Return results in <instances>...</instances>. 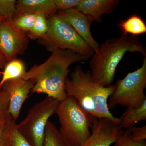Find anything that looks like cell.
<instances>
[{"instance_id": "7c38bea8", "label": "cell", "mask_w": 146, "mask_h": 146, "mask_svg": "<svg viewBox=\"0 0 146 146\" xmlns=\"http://www.w3.org/2000/svg\"><path fill=\"white\" fill-rule=\"evenodd\" d=\"M119 0H82L76 9L94 21L100 23L104 14L113 13L119 4Z\"/></svg>"}, {"instance_id": "83f0119b", "label": "cell", "mask_w": 146, "mask_h": 146, "mask_svg": "<svg viewBox=\"0 0 146 146\" xmlns=\"http://www.w3.org/2000/svg\"><path fill=\"white\" fill-rule=\"evenodd\" d=\"M5 20V19L3 17H2V16H1V15H0V23H1L2 22H3V21H4Z\"/></svg>"}, {"instance_id": "44dd1931", "label": "cell", "mask_w": 146, "mask_h": 146, "mask_svg": "<svg viewBox=\"0 0 146 146\" xmlns=\"http://www.w3.org/2000/svg\"><path fill=\"white\" fill-rule=\"evenodd\" d=\"M114 146H146V141H136L132 137L128 129H121Z\"/></svg>"}, {"instance_id": "9a60e30c", "label": "cell", "mask_w": 146, "mask_h": 146, "mask_svg": "<svg viewBox=\"0 0 146 146\" xmlns=\"http://www.w3.org/2000/svg\"><path fill=\"white\" fill-rule=\"evenodd\" d=\"M119 119L120 129H127L146 120V100L138 107H127Z\"/></svg>"}, {"instance_id": "cb8c5ba5", "label": "cell", "mask_w": 146, "mask_h": 146, "mask_svg": "<svg viewBox=\"0 0 146 146\" xmlns=\"http://www.w3.org/2000/svg\"><path fill=\"white\" fill-rule=\"evenodd\" d=\"M82 0H54L58 11H65L75 9L81 3Z\"/></svg>"}, {"instance_id": "8992f818", "label": "cell", "mask_w": 146, "mask_h": 146, "mask_svg": "<svg viewBox=\"0 0 146 146\" xmlns=\"http://www.w3.org/2000/svg\"><path fill=\"white\" fill-rule=\"evenodd\" d=\"M115 86V91L108 102L110 110L118 105L138 107L146 101L144 91L146 87V55L140 68L118 80Z\"/></svg>"}, {"instance_id": "4316f807", "label": "cell", "mask_w": 146, "mask_h": 146, "mask_svg": "<svg viewBox=\"0 0 146 146\" xmlns=\"http://www.w3.org/2000/svg\"><path fill=\"white\" fill-rule=\"evenodd\" d=\"M3 127V124H0V143H1V139L2 136Z\"/></svg>"}, {"instance_id": "7402d4cb", "label": "cell", "mask_w": 146, "mask_h": 146, "mask_svg": "<svg viewBox=\"0 0 146 146\" xmlns=\"http://www.w3.org/2000/svg\"><path fill=\"white\" fill-rule=\"evenodd\" d=\"M16 0H0V15L12 22L16 12Z\"/></svg>"}, {"instance_id": "d4e9b609", "label": "cell", "mask_w": 146, "mask_h": 146, "mask_svg": "<svg viewBox=\"0 0 146 146\" xmlns=\"http://www.w3.org/2000/svg\"><path fill=\"white\" fill-rule=\"evenodd\" d=\"M134 140L138 141H146V126L141 127L133 126L128 128Z\"/></svg>"}, {"instance_id": "ffe728a7", "label": "cell", "mask_w": 146, "mask_h": 146, "mask_svg": "<svg viewBox=\"0 0 146 146\" xmlns=\"http://www.w3.org/2000/svg\"><path fill=\"white\" fill-rule=\"evenodd\" d=\"M36 15L24 14L13 18L12 23L17 28L25 33L31 31L34 25Z\"/></svg>"}, {"instance_id": "7a4b0ae2", "label": "cell", "mask_w": 146, "mask_h": 146, "mask_svg": "<svg viewBox=\"0 0 146 146\" xmlns=\"http://www.w3.org/2000/svg\"><path fill=\"white\" fill-rule=\"evenodd\" d=\"M115 86H103L94 81L91 71L85 72L76 66L65 83L67 96L73 97L79 104L93 117L106 118L119 124L108 108V99L115 91Z\"/></svg>"}, {"instance_id": "4fadbf2b", "label": "cell", "mask_w": 146, "mask_h": 146, "mask_svg": "<svg viewBox=\"0 0 146 146\" xmlns=\"http://www.w3.org/2000/svg\"><path fill=\"white\" fill-rule=\"evenodd\" d=\"M58 11L54 0H18L13 18L24 14H40L48 17Z\"/></svg>"}, {"instance_id": "ba28073f", "label": "cell", "mask_w": 146, "mask_h": 146, "mask_svg": "<svg viewBox=\"0 0 146 146\" xmlns=\"http://www.w3.org/2000/svg\"><path fill=\"white\" fill-rule=\"evenodd\" d=\"M29 38L11 21L5 20L0 23V52L7 62L23 54L27 48Z\"/></svg>"}, {"instance_id": "f1b7e54d", "label": "cell", "mask_w": 146, "mask_h": 146, "mask_svg": "<svg viewBox=\"0 0 146 146\" xmlns=\"http://www.w3.org/2000/svg\"><path fill=\"white\" fill-rule=\"evenodd\" d=\"M1 72H0V76H1Z\"/></svg>"}, {"instance_id": "5bb4252c", "label": "cell", "mask_w": 146, "mask_h": 146, "mask_svg": "<svg viewBox=\"0 0 146 146\" xmlns=\"http://www.w3.org/2000/svg\"><path fill=\"white\" fill-rule=\"evenodd\" d=\"M17 124L11 117L3 124L0 146H32L18 130Z\"/></svg>"}, {"instance_id": "e0dca14e", "label": "cell", "mask_w": 146, "mask_h": 146, "mask_svg": "<svg viewBox=\"0 0 146 146\" xmlns=\"http://www.w3.org/2000/svg\"><path fill=\"white\" fill-rule=\"evenodd\" d=\"M119 26L122 31L123 35L129 33L138 36L146 33V24L141 16L137 14H133L124 21H121Z\"/></svg>"}, {"instance_id": "3957f363", "label": "cell", "mask_w": 146, "mask_h": 146, "mask_svg": "<svg viewBox=\"0 0 146 146\" xmlns=\"http://www.w3.org/2000/svg\"><path fill=\"white\" fill-rule=\"evenodd\" d=\"M127 52L146 55V48L138 36L112 37L99 45L89 63L94 81L103 86L112 85L117 67Z\"/></svg>"}, {"instance_id": "5b68a950", "label": "cell", "mask_w": 146, "mask_h": 146, "mask_svg": "<svg viewBox=\"0 0 146 146\" xmlns=\"http://www.w3.org/2000/svg\"><path fill=\"white\" fill-rule=\"evenodd\" d=\"M48 30L38 39L39 44L47 50H69L91 58L94 51L89 46L70 24L60 18L57 13L47 17Z\"/></svg>"}, {"instance_id": "277c9868", "label": "cell", "mask_w": 146, "mask_h": 146, "mask_svg": "<svg viewBox=\"0 0 146 146\" xmlns=\"http://www.w3.org/2000/svg\"><path fill=\"white\" fill-rule=\"evenodd\" d=\"M60 133L72 146H80L91 134L93 117L73 97L60 102L56 113Z\"/></svg>"}, {"instance_id": "2e32d148", "label": "cell", "mask_w": 146, "mask_h": 146, "mask_svg": "<svg viewBox=\"0 0 146 146\" xmlns=\"http://www.w3.org/2000/svg\"><path fill=\"white\" fill-rule=\"evenodd\" d=\"M26 72L25 64L22 60L15 58L9 61L4 68V70L1 72L0 90L6 82L13 79L22 78Z\"/></svg>"}, {"instance_id": "6da1fadb", "label": "cell", "mask_w": 146, "mask_h": 146, "mask_svg": "<svg viewBox=\"0 0 146 146\" xmlns=\"http://www.w3.org/2000/svg\"><path fill=\"white\" fill-rule=\"evenodd\" d=\"M44 63L35 64L22 78L34 84L33 93L44 94L60 102L67 97L65 83L73 64L82 62L89 57L69 50L56 49Z\"/></svg>"}, {"instance_id": "484cf974", "label": "cell", "mask_w": 146, "mask_h": 146, "mask_svg": "<svg viewBox=\"0 0 146 146\" xmlns=\"http://www.w3.org/2000/svg\"><path fill=\"white\" fill-rule=\"evenodd\" d=\"M7 63L5 58L0 52V69L4 68Z\"/></svg>"}, {"instance_id": "9c48e42d", "label": "cell", "mask_w": 146, "mask_h": 146, "mask_svg": "<svg viewBox=\"0 0 146 146\" xmlns=\"http://www.w3.org/2000/svg\"><path fill=\"white\" fill-rule=\"evenodd\" d=\"M121 130L117 124L109 119L94 117L91 135L80 146H110Z\"/></svg>"}, {"instance_id": "d6986e66", "label": "cell", "mask_w": 146, "mask_h": 146, "mask_svg": "<svg viewBox=\"0 0 146 146\" xmlns=\"http://www.w3.org/2000/svg\"><path fill=\"white\" fill-rule=\"evenodd\" d=\"M48 28L47 16L40 14L36 15L34 25L27 35L29 39L38 40L46 34Z\"/></svg>"}, {"instance_id": "30bf717a", "label": "cell", "mask_w": 146, "mask_h": 146, "mask_svg": "<svg viewBox=\"0 0 146 146\" xmlns=\"http://www.w3.org/2000/svg\"><path fill=\"white\" fill-rule=\"evenodd\" d=\"M34 84L31 81L22 78L13 79L6 82L2 87L8 94L9 113L16 121L21 108L28 98Z\"/></svg>"}, {"instance_id": "8fae6325", "label": "cell", "mask_w": 146, "mask_h": 146, "mask_svg": "<svg viewBox=\"0 0 146 146\" xmlns=\"http://www.w3.org/2000/svg\"><path fill=\"white\" fill-rule=\"evenodd\" d=\"M57 14L72 27L94 51L98 48L100 44L91 34L90 26L93 21L90 17L76 8L59 11Z\"/></svg>"}, {"instance_id": "52a82bcc", "label": "cell", "mask_w": 146, "mask_h": 146, "mask_svg": "<svg viewBox=\"0 0 146 146\" xmlns=\"http://www.w3.org/2000/svg\"><path fill=\"white\" fill-rule=\"evenodd\" d=\"M60 102L47 96L31 108L26 117L17 124L18 130L32 146H43L47 123L56 114Z\"/></svg>"}, {"instance_id": "603a6c76", "label": "cell", "mask_w": 146, "mask_h": 146, "mask_svg": "<svg viewBox=\"0 0 146 146\" xmlns=\"http://www.w3.org/2000/svg\"><path fill=\"white\" fill-rule=\"evenodd\" d=\"M8 94L4 89L0 90V124H3L11 117L9 113Z\"/></svg>"}, {"instance_id": "ac0fdd59", "label": "cell", "mask_w": 146, "mask_h": 146, "mask_svg": "<svg viewBox=\"0 0 146 146\" xmlns=\"http://www.w3.org/2000/svg\"><path fill=\"white\" fill-rule=\"evenodd\" d=\"M43 146H72L54 124L49 121L45 129Z\"/></svg>"}]
</instances>
